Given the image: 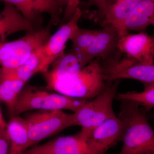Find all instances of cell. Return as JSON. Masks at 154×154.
Masks as SVG:
<instances>
[{
  "label": "cell",
  "mask_w": 154,
  "mask_h": 154,
  "mask_svg": "<svg viewBox=\"0 0 154 154\" xmlns=\"http://www.w3.org/2000/svg\"><path fill=\"white\" fill-rule=\"evenodd\" d=\"M107 2V0H90L88 3L89 5H94L98 8L97 15L99 16V18L101 21L104 19L106 15Z\"/></svg>",
  "instance_id": "obj_25"
},
{
  "label": "cell",
  "mask_w": 154,
  "mask_h": 154,
  "mask_svg": "<svg viewBox=\"0 0 154 154\" xmlns=\"http://www.w3.org/2000/svg\"><path fill=\"white\" fill-rule=\"evenodd\" d=\"M99 30L78 28L70 40L72 42L71 51L78 56L84 52L94 41Z\"/></svg>",
  "instance_id": "obj_22"
},
{
  "label": "cell",
  "mask_w": 154,
  "mask_h": 154,
  "mask_svg": "<svg viewBox=\"0 0 154 154\" xmlns=\"http://www.w3.org/2000/svg\"><path fill=\"white\" fill-rule=\"evenodd\" d=\"M50 25L38 31L28 32L24 37L10 42H0V66L5 69L17 68L36 51L44 46L50 36Z\"/></svg>",
  "instance_id": "obj_5"
},
{
  "label": "cell",
  "mask_w": 154,
  "mask_h": 154,
  "mask_svg": "<svg viewBox=\"0 0 154 154\" xmlns=\"http://www.w3.org/2000/svg\"><path fill=\"white\" fill-rule=\"evenodd\" d=\"M60 5L65 6L64 14L63 21L66 23L72 19L80 4L79 0H55Z\"/></svg>",
  "instance_id": "obj_23"
},
{
  "label": "cell",
  "mask_w": 154,
  "mask_h": 154,
  "mask_svg": "<svg viewBox=\"0 0 154 154\" xmlns=\"http://www.w3.org/2000/svg\"><path fill=\"white\" fill-rule=\"evenodd\" d=\"M82 14L81 9L79 7L72 19L50 36L43 47L42 73L47 72L51 64L64 53V51L67 42L70 39L79 28L78 22Z\"/></svg>",
  "instance_id": "obj_9"
},
{
  "label": "cell",
  "mask_w": 154,
  "mask_h": 154,
  "mask_svg": "<svg viewBox=\"0 0 154 154\" xmlns=\"http://www.w3.org/2000/svg\"><path fill=\"white\" fill-rule=\"evenodd\" d=\"M21 31H34L32 22L25 18L14 6L5 3L0 14L1 42H5L9 35Z\"/></svg>",
  "instance_id": "obj_15"
},
{
  "label": "cell",
  "mask_w": 154,
  "mask_h": 154,
  "mask_svg": "<svg viewBox=\"0 0 154 154\" xmlns=\"http://www.w3.org/2000/svg\"><path fill=\"white\" fill-rule=\"evenodd\" d=\"M22 154H92L79 132L73 135L59 137L40 145L27 149Z\"/></svg>",
  "instance_id": "obj_12"
},
{
  "label": "cell",
  "mask_w": 154,
  "mask_h": 154,
  "mask_svg": "<svg viewBox=\"0 0 154 154\" xmlns=\"http://www.w3.org/2000/svg\"><path fill=\"white\" fill-rule=\"evenodd\" d=\"M46 82V88L77 99L89 100L103 90L106 83L100 66V58H96L78 73Z\"/></svg>",
  "instance_id": "obj_2"
},
{
  "label": "cell",
  "mask_w": 154,
  "mask_h": 154,
  "mask_svg": "<svg viewBox=\"0 0 154 154\" xmlns=\"http://www.w3.org/2000/svg\"><path fill=\"white\" fill-rule=\"evenodd\" d=\"M144 89L141 92L131 91L116 94L115 98L119 100H127L137 103L143 106L146 111L154 107V83L144 85Z\"/></svg>",
  "instance_id": "obj_21"
},
{
  "label": "cell",
  "mask_w": 154,
  "mask_h": 154,
  "mask_svg": "<svg viewBox=\"0 0 154 154\" xmlns=\"http://www.w3.org/2000/svg\"><path fill=\"white\" fill-rule=\"evenodd\" d=\"M117 48L121 53L140 62L154 64V38L145 32L120 36Z\"/></svg>",
  "instance_id": "obj_11"
},
{
  "label": "cell",
  "mask_w": 154,
  "mask_h": 154,
  "mask_svg": "<svg viewBox=\"0 0 154 154\" xmlns=\"http://www.w3.org/2000/svg\"><path fill=\"white\" fill-rule=\"evenodd\" d=\"M25 83L8 76L0 67V101L7 105L11 117L14 116V108L17 98Z\"/></svg>",
  "instance_id": "obj_19"
},
{
  "label": "cell",
  "mask_w": 154,
  "mask_h": 154,
  "mask_svg": "<svg viewBox=\"0 0 154 154\" xmlns=\"http://www.w3.org/2000/svg\"><path fill=\"white\" fill-rule=\"evenodd\" d=\"M14 6L26 19L32 22L39 14H50L52 22L59 21L61 6L55 0H0Z\"/></svg>",
  "instance_id": "obj_14"
},
{
  "label": "cell",
  "mask_w": 154,
  "mask_h": 154,
  "mask_svg": "<svg viewBox=\"0 0 154 154\" xmlns=\"http://www.w3.org/2000/svg\"><path fill=\"white\" fill-rule=\"evenodd\" d=\"M120 37L119 31L112 25L104 26L99 30L90 46L77 56L82 66L85 67L96 58L104 59L118 54L117 44Z\"/></svg>",
  "instance_id": "obj_10"
},
{
  "label": "cell",
  "mask_w": 154,
  "mask_h": 154,
  "mask_svg": "<svg viewBox=\"0 0 154 154\" xmlns=\"http://www.w3.org/2000/svg\"><path fill=\"white\" fill-rule=\"evenodd\" d=\"M120 80L106 83L103 90L89 99L74 112L76 125L89 131L106 119L116 116L113 108V99L117 94Z\"/></svg>",
  "instance_id": "obj_4"
},
{
  "label": "cell",
  "mask_w": 154,
  "mask_h": 154,
  "mask_svg": "<svg viewBox=\"0 0 154 154\" xmlns=\"http://www.w3.org/2000/svg\"><path fill=\"white\" fill-rule=\"evenodd\" d=\"M88 100L52 93L46 88L28 85L24 87L19 94L14 114L19 116L34 110H68L75 112Z\"/></svg>",
  "instance_id": "obj_3"
},
{
  "label": "cell",
  "mask_w": 154,
  "mask_h": 154,
  "mask_svg": "<svg viewBox=\"0 0 154 154\" xmlns=\"http://www.w3.org/2000/svg\"><path fill=\"white\" fill-rule=\"evenodd\" d=\"M7 123L6 122L5 119L3 117L2 114L1 112V109H0V127L4 128H6L7 127Z\"/></svg>",
  "instance_id": "obj_26"
},
{
  "label": "cell",
  "mask_w": 154,
  "mask_h": 154,
  "mask_svg": "<svg viewBox=\"0 0 154 154\" xmlns=\"http://www.w3.org/2000/svg\"><path fill=\"white\" fill-rule=\"evenodd\" d=\"M143 0H107L106 15L101 21L103 27H116Z\"/></svg>",
  "instance_id": "obj_18"
},
{
  "label": "cell",
  "mask_w": 154,
  "mask_h": 154,
  "mask_svg": "<svg viewBox=\"0 0 154 154\" xmlns=\"http://www.w3.org/2000/svg\"><path fill=\"white\" fill-rule=\"evenodd\" d=\"M122 123L118 116L106 119L89 131H79L92 154H105L121 141Z\"/></svg>",
  "instance_id": "obj_8"
},
{
  "label": "cell",
  "mask_w": 154,
  "mask_h": 154,
  "mask_svg": "<svg viewBox=\"0 0 154 154\" xmlns=\"http://www.w3.org/2000/svg\"><path fill=\"white\" fill-rule=\"evenodd\" d=\"M6 131L10 140L8 154H22L28 149L29 137L25 119L19 116L11 117L7 123Z\"/></svg>",
  "instance_id": "obj_16"
},
{
  "label": "cell",
  "mask_w": 154,
  "mask_h": 154,
  "mask_svg": "<svg viewBox=\"0 0 154 154\" xmlns=\"http://www.w3.org/2000/svg\"><path fill=\"white\" fill-rule=\"evenodd\" d=\"M154 24V0H143L115 28L121 36L128 34V30L145 32Z\"/></svg>",
  "instance_id": "obj_13"
},
{
  "label": "cell",
  "mask_w": 154,
  "mask_h": 154,
  "mask_svg": "<svg viewBox=\"0 0 154 154\" xmlns=\"http://www.w3.org/2000/svg\"><path fill=\"white\" fill-rule=\"evenodd\" d=\"M118 54L100 59V66L106 82L122 79L140 81L143 85L154 83V64L143 63L125 55L119 57Z\"/></svg>",
  "instance_id": "obj_7"
},
{
  "label": "cell",
  "mask_w": 154,
  "mask_h": 154,
  "mask_svg": "<svg viewBox=\"0 0 154 154\" xmlns=\"http://www.w3.org/2000/svg\"><path fill=\"white\" fill-rule=\"evenodd\" d=\"M51 65V69L44 73L46 82L76 74L84 68L76 56L71 51L64 53Z\"/></svg>",
  "instance_id": "obj_17"
},
{
  "label": "cell",
  "mask_w": 154,
  "mask_h": 154,
  "mask_svg": "<svg viewBox=\"0 0 154 154\" xmlns=\"http://www.w3.org/2000/svg\"><path fill=\"white\" fill-rule=\"evenodd\" d=\"M120 102L118 117L122 123L123 145L119 154H154V131L146 111L134 102Z\"/></svg>",
  "instance_id": "obj_1"
},
{
  "label": "cell",
  "mask_w": 154,
  "mask_h": 154,
  "mask_svg": "<svg viewBox=\"0 0 154 154\" xmlns=\"http://www.w3.org/2000/svg\"><path fill=\"white\" fill-rule=\"evenodd\" d=\"M43 47L36 51L25 63L17 68L7 70L2 68L3 71L11 78L21 80L26 83L33 75L42 73Z\"/></svg>",
  "instance_id": "obj_20"
},
{
  "label": "cell",
  "mask_w": 154,
  "mask_h": 154,
  "mask_svg": "<svg viewBox=\"0 0 154 154\" xmlns=\"http://www.w3.org/2000/svg\"><path fill=\"white\" fill-rule=\"evenodd\" d=\"M10 148V140L6 128L0 127V154H8Z\"/></svg>",
  "instance_id": "obj_24"
},
{
  "label": "cell",
  "mask_w": 154,
  "mask_h": 154,
  "mask_svg": "<svg viewBox=\"0 0 154 154\" xmlns=\"http://www.w3.org/2000/svg\"><path fill=\"white\" fill-rule=\"evenodd\" d=\"M28 128V148L68 128L76 126L73 113L62 110H42L24 119Z\"/></svg>",
  "instance_id": "obj_6"
}]
</instances>
